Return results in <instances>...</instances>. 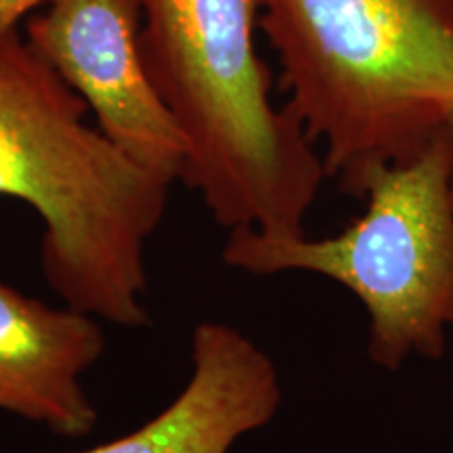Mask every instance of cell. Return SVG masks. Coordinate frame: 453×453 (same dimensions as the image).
<instances>
[{
	"label": "cell",
	"mask_w": 453,
	"mask_h": 453,
	"mask_svg": "<svg viewBox=\"0 0 453 453\" xmlns=\"http://www.w3.org/2000/svg\"><path fill=\"white\" fill-rule=\"evenodd\" d=\"M88 105L15 32L0 34V196L42 220V275L67 307L150 324L147 243L170 183L88 120Z\"/></svg>",
	"instance_id": "6da1fadb"
},
{
	"label": "cell",
	"mask_w": 453,
	"mask_h": 453,
	"mask_svg": "<svg viewBox=\"0 0 453 453\" xmlns=\"http://www.w3.org/2000/svg\"><path fill=\"white\" fill-rule=\"evenodd\" d=\"M286 107L361 197L373 170L411 160L453 122V0H258Z\"/></svg>",
	"instance_id": "7a4b0ae2"
},
{
	"label": "cell",
	"mask_w": 453,
	"mask_h": 453,
	"mask_svg": "<svg viewBox=\"0 0 453 453\" xmlns=\"http://www.w3.org/2000/svg\"><path fill=\"white\" fill-rule=\"evenodd\" d=\"M257 30L258 0H143L141 50L187 143L183 183L214 223L304 235L327 173L303 124L271 99Z\"/></svg>",
	"instance_id": "3957f363"
},
{
	"label": "cell",
	"mask_w": 453,
	"mask_h": 453,
	"mask_svg": "<svg viewBox=\"0 0 453 453\" xmlns=\"http://www.w3.org/2000/svg\"><path fill=\"white\" fill-rule=\"evenodd\" d=\"M365 211L336 235L229 231L220 258L250 275L313 273L355 294L370 317L367 355L384 370L441 359L453 332V177L447 134L373 170Z\"/></svg>",
	"instance_id": "277c9868"
},
{
	"label": "cell",
	"mask_w": 453,
	"mask_h": 453,
	"mask_svg": "<svg viewBox=\"0 0 453 453\" xmlns=\"http://www.w3.org/2000/svg\"><path fill=\"white\" fill-rule=\"evenodd\" d=\"M143 0H49L26 41L88 105L101 133L130 160L174 185L187 143L147 73Z\"/></svg>",
	"instance_id": "5b68a950"
},
{
	"label": "cell",
	"mask_w": 453,
	"mask_h": 453,
	"mask_svg": "<svg viewBox=\"0 0 453 453\" xmlns=\"http://www.w3.org/2000/svg\"><path fill=\"white\" fill-rule=\"evenodd\" d=\"M273 359L235 326L202 321L191 334L189 380L143 426L82 453H229L281 405Z\"/></svg>",
	"instance_id": "8992f818"
},
{
	"label": "cell",
	"mask_w": 453,
	"mask_h": 453,
	"mask_svg": "<svg viewBox=\"0 0 453 453\" xmlns=\"http://www.w3.org/2000/svg\"><path fill=\"white\" fill-rule=\"evenodd\" d=\"M104 349L99 317L67 304L50 309L0 281V410L64 437H84L97 410L82 376Z\"/></svg>",
	"instance_id": "52a82bcc"
},
{
	"label": "cell",
	"mask_w": 453,
	"mask_h": 453,
	"mask_svg": "<svg viewBox=\"0 0 453 453\" xmlns=\"http://www.w3.org/2000/svg\"><path fill=\"white\" fill-rule=\"evenodd\" d=\"M44 0H0V34L15 32L19 21Z\"/></svg>",
	"instance_id": "ba28073f"
},
{
	"label": "cell",
	"mask_w": 453,
	"mask_h": 453,
	"mask_svg": "<svg viewBox=\"0 0 453 453\" xmlns=\"http://www.w3.org/2000/svg\"><path fill=\"white\" fill-rule=\"evenodd\" d=\"M447 143H449V151H451V177H453V122L449 130H447Z\"/></svg>",
	"instance_id": "9c48e42d"
}]
</instances>
